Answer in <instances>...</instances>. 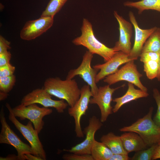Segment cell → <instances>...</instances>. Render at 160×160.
Listing matches in <instances>:
<instances>
[{
    "instance_id": "cell-1",
    "label": "cell",
    "mask_w": 160,
    "mask_h": 160,
    "mask_svg": "<svg viewBox=\"0 0 160 160\" xmlns=\"http://www.w3.org/2000/svg\"><path fill=\"white\" fill-rule=\"evenodd\" d=\"M81 31V36L72 41L74 45L85 47L92 54H97L102 57L105 62L118 52L113 48L108 47L96 38L92 24L86 18L83 20Z\"/></svg>"
},
{
    "instance_id": "cell-2",
    "label": "cell",
    "mask_w": 160,
    "mask_h": 160,
    "mask_svg": "<svg viewBox=\"0 0 160 160\" xmlns=\"http://www.w3.org/2000/svg\"><path fill=\"white\" fill-rule=\"evenodd\" d=\"M43 88L51 95L65 100L70 107L74 105L80 96L81 89L73 79L49 78L45 81Z\"/></svg>"
},
{
    "instance_id": "cell-3",
    "label": "cell",
    "mask_w": 160,
    "mask_h": 160,
    "mask_svg": "<svg viewBox=\"0 0 160 160\" xmlns=\"http://www.w3.org/2000/svg\"><path fill=\"white\" fill-rule=\"evenodd\" d=\"M153 110L151 107L148 113L131 125L120 129L121 132H132L138 134L148 147L160 141V127L152 119Z\"/></svg>"
},
{
    "instance_id": "cell-4",
    "label": "cell",
    "mask_w": 160,
    "mask_h": 160,
    "mask_svg": "<svg viewBox=\"0 0 160 160\" xmlns=\"http://www.w3.org/2000/svg\"><path fill=\"white\" fill-rule=\"evenodd\" d=\"M6 106L9 111V120L29 143L33 155L41 158L43 160H46V153L39 139V133L33 128L32 123L30 121L26 125L23 124L14 115L10 105L6 103Z\"/></svg>"
},
{
    "instance_id": "cell-5",
    "label": "cell",
    "mask_w": 160,
    "mask_h": 160,
    "mask_svg": "<svg viewBox=\"0 0 160 160\" xmlns=\"http://www.w3.org/2000/svg\"><path fill=\"white\" fill-rule=\"evenodd\" d=\"M0 121L1 129L0 133V143L11 145L17 152L18 160H25L24 155L30 153L33 155L31 146L23 142L11 129L5 117L3 107L0 112Z\"/></svg>"
},
{
    "instance_id": "cell-6",
    "label": "cell",
    "mask_w": 160,
    "mask_h": 160,
    "mask_svg": "<svg viewBox=\"0 0 160 160\" xmlns=\"http://www.w3.org/2000/svg\"><path fill=\"white\" fill-rule=\"evenodd\" d=\"M12 110L15 117H19L21 120L27 119L31 121L39 134L44 125L43 117L52 112V109L48 108L40 107L36 103L27 106L20 104L12 108Z\"/></svg>"
},
{
    "instance_id": "cell-7",
    "label": "cell",
    "mask_w": 160,
    "mask_h": 160,
    "mask_svg": "<svg viewBox=\"0 0 160 160\" xmlns=\"http://www.w3.org/2000/svg\"><path fill=\"white\" fill-rule=\"evenodd\" d=\"M134 60L127 63L115 73L106 76L103 81L110 85L118 82L125 81L137 87L140 89L147 92V88L140 81L143 75L138 71Z\"/></svg>"
},
{
    "instance_id": "cell-8",
    "label": "cell",
    "mask_w": 160,
    "mask_h": 160,
    "mask_svg": "<svg viewBox=\"0 0 160 160\" xmlns=\"http://www.w3.org/2000/svg\"><path fill=\"white\" fill-rule=\"evenodd\" d=\"M93 57V54L89 51H86L83 56L80 65L76 68L70 70L66 79H72L75 76L79 75L90 87L91 92L94 96L97 94L98 90L95 79L99 70L91 67Z\"/></svg>"
},
{
    "instance_id": "cell-9",
    "label": "cell",
    "mask_w": 160,
    "mask_h": 160,
    "mask_svg": "<svg viewBox=\"0 0 160 160\" xmlns=\"http://www.w3.org/2000/svg\"><path fill=\"white\" fill-rule=\"evenodd\" d=\"M33 103L39 104L46 108H54L60 113H63L68 105L64 100L52 99V95L43 88L33 90L25 95L21 102V104L25 106Z\"/></svg>"
},
{
    "instance_id": "cell-10",
    "label": "cell",
    "mask_w": 160,
    "mask_h": 160,
    "mask_svg": "<svg viewBox=\"0 0 160 160\" xmlns=\"http://www.w3.org/2000/svg\"><path fill=\"white\" fill-rule=\"evenodd\" d=\"M93 96L90 87L88 84L84 85L81 89L79 99L73 106L70 107L68 109L69 114L74 119L75 131L76 136L78 138L84 137V134L81 127V119L87 110L91 97Z\"/></svg>"
},
{
    "instance_id": "cell-11",
    "label": "cell",
    "mask_w": 160,
    "mask_h": 160,
    "mask_svg": "<svg viewBox=\"0 0 160 160\" xmlns=\"http://www.w3.org/2000/svg\"><path fill=\"white\" fill-rule=\"evenodd\" d=\"M103 125L100 120L95 116H92L89 119L88 125L83 131L86 136L84 140L70 149H64L63 151L79 154H90L91 149L95 140V134Z\"/></svg>"
},
{
    "instance_id": "cell-12",
    "label": "cell",
    "mask_w": 160,
    "mask_h": 160,
    "mask_svg": "<svg viewBox=\"0 0 160 160\" xmlns=\"http://www.w3.org/2000/svg\"><path fill=\"white\" fill-rule=\"evenodd\" d=\"M113 88L109 84L100 87L97 94L90 98L89 104H97L100 111V121L103 123L106 121L109 116L112 113L113 107L111 103L113 100L112 95L114 92L120 87Z\"/></svg>"
},
{
    "instance_id": "cell-13",
    "label": "cell",
    "mask_w": 160,
    "mask_h": 160,
    "mask_svg": "<svg viewBox=\"0 0 160 160\" xmlns=\"http://www.w3.org/2000/svg\"><path fill=\"white\" fill-rule=\"evenodd\" d=\"M54 17L41 16L39 18L26 22L20 31V36L23 40L35 39L46 32L52 25Z\"/></svg>"
},
{
    "instance_id": "cell-14",
    "label": "cell",
    "mask_w": 160,
    "mask_h": 160,
    "mask_svg": "<svg viewBox=\"0 0 160 160\" xmlns=\"http://www.w3.org/2000/svg\"><path fill=\"white\" fill-rule=\"evenodd\" d=\"M113 15L119 25V40L113 47L116 52L121 51L129 54L132 49L131 38L132 36V24L120 15L116 11Z\"/></svg>"
},
{
    "instance_id": "cell-15",
    "label": "cell",
    "mask_w": 160,
    "mask_h": 160,
    "mask_svg": "<svg viewBox=\"0 0 160 160\" xmlns=\"http://www.w3.org/2000/svg\"><path fill=\"white\" fill-rule=\"evenodd\" d=\"M129 16L130 22L134 27L135 32L134 44L129 54V57L135 60L140 57L144 44L157 27L148 29H142L139 27L132 12H129Z\"/></svg>"
},
{
    "instance_id": "cell-16",
    "label": "cell",
    "mask_w": 160,
    "mask_h": 160,
    "mask_svg": "<svg viewBox=\"0 0 160 160\" xmlns=\"http://www.w3.org/2000/svg\"><path fill=\"white\" fill-rule=\"evenodd\" d=\"M132 60H134L129 58V55L121 51H118L105 63L93 66V68L100 70L96 77V83H98L106 76L115 73L121 65Z\"/></svg>"
},
{
    "instance_id": "cell-17",
    "label": "cell",
    "mask_w": 160,
    "mask_h": 160,
    "mask_svg": "<svg viewBox=\"0 0 160 160\" xmlns=\"http://www.w3.org/2000/svg\"><path fill=\"white\" fill-rule=\"evenodd\" d=\"M128 85L127 91L124 95L113 100L112 101L116 103L112 109L113 113L117 112L122 105L127 103L140 98L147 97L149 95L147 92L135 89L134 84L131 83H128Z\"/></svg>"
},
{
    "instance_id": "cell-18",
    "label": "cell",
    "mask_w": 160,
    "mask_h": 160,
    "mask_svg": "<svg viewBox=\"0 0 160 160\" xmlns=\"http://www.w3.org/2000/svg\"><path fill=\"white\" fill-rule=\"evenodd\" d=\"M120 137L123 147L128 154L132 152H136L148 148L141 137L135 132H125Z\"/></svg>"
},
{
    "instance_id": "cell-19",
    "label": "cell",
    "mask_w": 160,
    "mask_h": 160,
    "mask_svg": "<svg viewBox=\"0 0 160 160\" xmlns=\"http://www.w3.org/2000/svg\"><path fill=\"white\" fill-rule=\"evenodd\" d=\"M100 141L111 150L113 154H128L123 147L120 136L115 135L113 132L103 135L100 138Z\"/></svg>"
},
{
    "instance_id": "cell-20",
    "label": "cell",
    "mask_w": 160,
    "mask_h": 160,
    "mask_svg": "<svg viewBox=\"0 0 160 160\" xmlns=\"http://www.w3.org/2000/svg\"><path fill=\"white\" fill-rule=\"evenodd\" d=\"M125 6L137 9L138 13H142L147 10H153L160 12V0H141L137 1H127L124 2Z\"/></svg>"
},
{
    "instance_id": "cell-21",
    "label": "cell",
    "mask_w": 160,
    "mask_h": 160,
    "mask_svg": "<svg viewBox=\"0 0 160 160\" xmlns=\"http://www.w3.org/2000/svg\"><path fill=\"white\" fill-rule=\"evenodd\" d=\"M113 154L104 143L95 140L91 149L90 154L93 160H109Z\"/></svg>"
},
{
    "instance_id": "cell-22",
    "label": "cell",
    "mask_w": 160,
    "mask_h": 160,
    "mask_svg": "<svg viewBox=\"0 0 160 160\" xmlns=\"http://www.w3.org/2000/svg\"><path fill=\"white\" fill-rule=\"evenodd\" d=\"M153 52L160 54V28L157 27L145 43L142 52Z\"/></svg>"
},
{
    "instance_id": "cell-23",
    "label": "cell",
    "mask_w": 160,
    "mask_h": 160,
    "mask_svg": "<svg viewBox=\"0 0 160 160\" xmlns=\"http://www.w3.org/2000/svg\"><path fill=\"white\" fill-rule=\"evenodd\" d=\"M68 0H50L41 16H54L61 9Z\"/></svg>"
},
{
    "instance_id": "cell-24",
    "label": "cell",
    "mask_w": 160,
    "mask_h": 160,
    "mask_svg": "<svg viewBox=\"0 0 160 160\" xmlns=\"http://www.w3.org/2000/svg\"><path fill=\"white\" fill-rule=\"evenodd\" d=\"M156 144L153 145L145 149L136 152L134 156L130 158V160H152V158L156 146Z\"/></svg>"
},
{
    "instance_id": "cell-25",
    "label": "cell",
    "mask_w": 160,
    "mask_h": 160,
    "mask_svg": "<svg viewBox=\"0 0 160 160\" xmlns=\"http://www.w3.org/2000/svg\"><path fill=\"white\" fill-rule=\"evenodd\" d=\"M158 62L151 60L143 63L144 71L148 79L151 80L157 77L159 70Z\"/></svg>"
},
{
    "instance_id": "cell-26",
    "label": "cell",
    "mask_w": 160,
    "mask_h": 160,
    "mask_svg": "<svg viewBox=\"0 0 160 160\" xmlns=\"http://www.w3.org/2000/svg\"><path fill=\"white\" fill-rule=\"evenodd\" d=\"M16 81V76L13 75L0 77V91L8 93L13 88Z\"/></svg>"
},
{
    "instance_id": "cell-27",
    "label": "cell",
    "mask_w": 160,
    "mask_h": 160,
    "mask_svg": "<svg viewBox=\"0 0 160 160\" xmlns=\"http://www.w3.org/2000/svg\"><path fill=\"white\" fill-rule=\"evenodd\" d=\"M153 97L157 106V112L153 120L158 126L160 127V93L157 89H153Z\"/></svg>"
},
{
    "instance_id": "cell-28",
    "label": "cell",
    "mask_w": 160,
    "mask_h": 160,
    "mask_svg": "<svg viewBox=\"0 0 160 160\" xmlns=\"http://www.w3.org/2000/svg\"><path fill=\"white\" fill-rule=\"evenodd\" d=\"M160 54L153 52H142L140 57V60L143 63L149 61L153 60L159 62Z\"/></svg>"
},
{
    "instance_id": "cell-29",
    "label": "cell",
    "mask_w": 160,
    "mask_h": 160,
    "mask_svg": "<svg viewBox=\"0 0 160 160\" xmlns=\"http://www.w3.org/2000/svg\"><path fill=\"white\" fill-rule=\"evenodd\" d=\"M65 160H93L91 154H79L71 153L65 154L62 156Z\"/></svg>"
},
{
    "instance_id": "cell-30",
    "label": "cell",
    "mask_w": 160,
    "mask_h": 160,
    "mask_svg": "<svg viewBox=\"0 0 160 160\" xmlns=\"http://www.w3.org/2000/svg\"><path fill=\"white\" fill-rule=\"evenodd\" d=\"M15 68L10 63L0 67V77H4L13 75Z\"/></svg>"
},
{
    "instance_id": "cell-31",
    "label": "cell",
    "mask_w": 160,
    "mask_h": 160,
    "mask_svg": "<svg viewBox=\"0 0 160 160\" xmlns=\"http://www.w3.org/2000/svg\"><path fill=\"white\" fill-rule=\"evenodd\" d=\"M11 58V53L10 52L8 51L0 53V67L10 63Z\"/></svg>"
},
{
    "instance_id": "cell-32",
    "label": "cell",
    "mask_w": 160,
    "mask_h": 160,
    "mask_svg": "<svg viewBox=\"0 0 160 160\" xmlns=\"http://www.w3.org/2000/svg\"><path fill=\"white\" fill-rule=\"evenodd\" d=\"M10 42L6 40L2 36H0V53L8 51L10 49Z\"/></svg>"
},
{
    "instance_id": "cell-33",
    "label": "cell",
    "mask_w": 160,
    "mask_h": 160,
    "mask_svg": "<svg viewBox=\"0 0 160 160\" xmlns=\"http://www.w3.org/2000/svg\"><path fill=\"white\" fill-rule=\"evenodd\" d=\"M130 160L128 154L119 153L113 154L109 160Z\"/></svg>"
},
{
    "instance_id": "cell-34",
    "label": "cell",
    "mask_w": 160,
    "mask_h": 160,
    "mask_svg": "<svg viewBox=\"0 0 160 160\" xmlns=\"http://www.w3.org/2000/svg\"><path fill=\"white\" fill-rule=\"evenodd\" d=\"M160 159V141L156 144L155 150L152 158V160Z\"/></svg>"
},
{
    "instance_id": "cell-35",
    "label": "cell",
    "mask_w": 160,
    "mask_h": 160,
    "mask_svg": "<svg viewBox=\"0 0 160 160\" xmlns=\"http://www.w3.org/2000/svg\"><path fill=\"white\" fill-rule=\"evenodd\" d=\"M24 157L25 160H43L41 158L30 153L25 154L24 155Z\"/></svg>"
},
{
    "instance_id": "cell-36",
    "label": "cell",
    "mask_w": 160,
    "mask_h": 160,
    "mask_svg": "<svg viewBox=\"0 0 160 160\" xmlns=\"http://www.w3.org/2000/svg\"><path fill=\"white\" fill-rule=\"evenodd\" d=\"M0 160H18L17 155L14 154H9L6 157H0Z\"/></svg>"
},
{
    "instance_id": "cell-37",
    "label": "cell",
    "mask_w": 160,
    "mask_h": 160,
    "mask_svg": "<svg viewBox=\"0 0 160 160\" xmlns=\"http://www.w3.org/2000/svg\"><path fill=\"white\" fill-rule=\"evenodd\" d=\"M7 93H6L2 92H0V100H5L7 98L8 96Z\"/></svg>"
},
{
    "instance_id": "cell-38",
    "label": "cell",
    "mask_w": 160,
    "mask_h": 160,
    "mask_svg": "<svg viewBox=\"0 0 160 160\" xmlns=\"http://www.w3.org/2000/svg\"><path fill=\"white\" fill-rule=\"evenodd\" d=\"M159 70L158 71V75L156 78L159 81H160V56L159 57Z\"/></svg>"
}]
</instances>
